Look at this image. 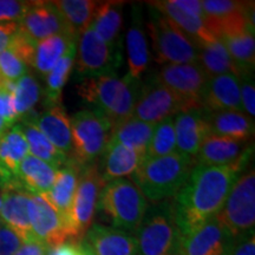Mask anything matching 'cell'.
<instances>
[{"label": "cell", "instance_id": "obj_37", "mask_svg": "<svg viewBox=\"0 0 255 255\" xmlns=\"http://www.w3.org/2000/svg\"><path fill=\"white\" fill-rule=\"evenodd\" d=\"M40 85L33 76L27 73L15 82L12 96H13L14 111L19 120H23L32 113L33 108L40 100Z\"/></svg>", "mask_w": 255, "mask_h": 255}, {"label": "cell", "instance_id": "obj_39", "mask_svg": "<svg viewBox=\"0 0 255 255\" xmlns=\"http://www.w3.org/2000/svg\"><path fill=\"white\" fill-rule=\"evenodd\" d=\"M253 1H238V0H205L202 8L205 12V20H219L229 15L248 11Z\"/></svg>", "mask_w": 255, "mask_h": 255}, {"label": "cell", "instance_id": "obj_29", "mask_svg": "<svg viewBox=\"0 0 255 255\" xmlns=\"http://www.w3.org/2000/svg\"><path fill=\"white\" fill-rule=\"evenodd\" d=\"M196 63L208 78L222 75H233L239 78L242 75L237 63L233 60L226 46L219 39L197 47Z\"/></svg>", "mask_w": 255, "mask_h": 255}, {"label": "cell", "instance_id": "obj_6", "mask_svg": "<svg viewBox=\"0 0 255 255\" xmlns=\"http://www.w3.org/2000/svg\"><path fill=\"white\" fill-rule=\"evenodd\" d=\"M72 151L70 159L79 167L95 163L109 144L113 124L92 109L76 113L71 117Z\"/></svg>", "mask_w": 255, "mask_h": 255}, {"label": "cell", "instance_id": "obj_25", "mask_svg": "<svg viewBox=\"0 0 255 255\" xmlns=\"http://www.w3.org/2000/svg\"><path fill=\"white\" fill-rule=\"evenodd\" d=\"M148 5L157 9L165 18H168L175 26L180 28L188 38H190L197 47L202 44L216 40L214 34L207 27L205 19L186 13L177 6H175L171 0L149 1Z\"/></svg>", "mask_w": 255, "mask_h": 255}, {"label": "cell", "instance_id": "obj_47", "mask_svg": "<svg viewBox=\"0 0 255 255\" xmlns=\"http://www.w3.org/2000/svg\"><path fill=\"white\" fill-rule=\"evenodd\" d=\"M47 247L36 239L24 241L20 248L13 255H46Z\"/></svg>", "mask_w": 255, "mask_h": 255}, {"label": "cell", "instance_id": "obj_44", "mask_svg": "<svg viewBox=\"0 0 255 255\" xmlns=\"http://www.w3.org/2000/svg\"><path fill=\"white\" fill-rule=\"evenodd\" d=\"M23 244V239L11 228L5 225L0 227V255H13Z\"/></svg>", "mask_w": 255, "mask_h": 255}, {"label": "cell", "instance_id": "obj_26", "mask_svg": "<svg viewBox=\"0 0 255 255\" xmlns=\"http://www.w3.org/2000/svg\"><path fill=\"white\" fill-rule=\"evenodd\" d=\"M206 120L212 135L238 142H250L254 136V120L245 113H206Z\"/></svg>", "mask_w": 255, "mask_h": 255}, {"label": "cell", "instance_id": "obj_45", "mask_svg": "<svg viewBox=\"0 0 255 255\" xmlns=\"http://www.w3.org/2000/svg\"><path fill=\"white\" fill-rule=\"evenodd\" d=\"M13 92L7 89H0V117H2L9 126L13 127L19 120L14 111Z\"/></svg>", "mask_w": 255, "mask_h": 255}, {"label": "cell", "instance_id": "obj_1", "mask_svg": "<svg viewBox=\"0 0 255 255\" xmlns=\"http://www.w3.org/2000/svg\"><path fill=\"white\" fill-rule=\"evenodd\" d=\"M253 151L252 145L237 163L231 165H194L187 182L173 197L181 237L219 214L234 183L250 164Z\"/></svg>", "mask_w": 255, "mask_h": 255}, {"label": "cell", "instance_id": "obj_30", "mask_svg": "<svg viewBox=\"0 0 255 255\" xmlns=\"http://www.w3.org/2000/svg\"><path fill=\"white\" fill-rule=\"evenodd\" d=\"M123 2H100L90 26L101 40L109 45H120V34L123 24Z\"/></svg>", "mask_w": 255, "mask_h": 255}, {"label": "cell", "instance_id": "obj_50", "mask_svg": "<svg viewBox=\"0 0 255 255\" xmlns=\"http://www.w3.org/2000/svg\"><path fill=\"white\" fill-rule=\"evenodd\" d=\"M79 253H81V255H96L84 240L79 242Z\"/></svg>", "mask_w": 255, "mask_h": 255}, {"label": "cell", "instance_id": "obj_35", "mask_svg": "<svg viewBox=\"0 0 255 255\" xmlns=\"http://www.w3.org/2000/svg\"><path fill=\"white\" fill-rule=\"evenodd\" d=\"M53 4L62 14L70 31L79 37L85 28L90 26L100 2L92 0H59Z\"/></svg>", "mask_w": 255, "mask_h": 255}, {"label": "cell", "instance_id": "obj_42", "mask_svg": "<svg viewBox=\"0 0 255 255\" xmlns=\"http://www.w3.org/2000/svg\"><path fill=\"white\" fill-rule=\"evenodd\" d=\"M240 83L241 103L244 113L254 120L255 116V87H254V72H245L239 77Z\"/></svg>", "mask_w": 255, "mask_h": 255}, {"label": "cell", "instance_id": "obj_16", "mask_svg": "<svg viewBox=\"0 0 255 255\" xmlns=\"http://www.w3.org/2000/svg\"><path fill=\"white\" fill-rule=\"evenodd\" d=\"M232 239L214 216L181 237L176 255H226Z\"/></svg>", "mask_w": 255, "mask_h": 255}, {"label": "cell", "instance_id": "obj_15", "mask_svg": "<svg viewBox=\"0 0 255 255\" xmlns=\"http://www.w3.org/2000/svg\"><path fill=\"white\" fill-rule=\"evenodd\" d=\"M30 195L18 181L0 186V219L2 225L17 233L24 241L33 239L28 215Z\"/></svg>", "mask_w": 255, "mask_h": 255}, {"label": "cell", "instance_id": "obj_48", "mask_svg": "<svg viewBox=\"0 0 255 255\" xmlns=\"http://www.w3.org/2000/svg\"><path fill=\"white\" fill-rule=\"evenodd\" d=\"M175 6L181 8L188 14L205 19V12L202 8V1L199 0H171Z\"/></svg>", "mask_w": 255, "mask_h": 255}, {"label": "cell", "instance_id": "obj_21", "mask_svg": "<svg viewBox=\"0 0 255 255\" xmlns=\"http://www.w3.org/2000/svg\"><path fill=\"white\" fill-rule=\"evenodd\" d=\"M84 241L96 255H138L133 235L104 225H92Z\"/></svg>", "mask_w": 255, "mask_h": 255}, {"label": "cell", "instance_id": "obj_43", "mask_svg": "<svg viewBox=\"0 0 255 255\" xmlns=\"http://www.w3.org/2000/svg\"><path fill=\"white\" fill-rule=\"evenodd\" d=\"M226 255H255L254 231L233 238Z\"/></svg>", "mask_w": 255, "mask_h": 255}, {"label": "cell", "instance_id": "obj_53", "mask_svg": "<svg viewBox=\"0 0 255 255\" xmlns=\"http://www.w3.org/2000/svg\"><path fill=\"white\" fill-rule=\"evenodd\" d=\"M2 226V222H1V219H0V227H1Z\"/></svg>", "mask_w": 255, "mask_h": 255}, {"label": "cell", "instance_id": "obj_52", "mask_svg": "<svg viewBox=\"0 0 255 255\" xmlns=\"http://www.w3.org/2000/svg\"><path fill=\"white\" fill-rule=\"evenodd\" d=\"M14 88V83H11V82H6L2 79L1 77H0V89H9V91L13 90Z\"/></svg>", "mask_w": 255, "mask_h": 255}, {"label": "cell", "instance_id": "obj_8", "mask_svg": "<svg viewBox=\"0 0 255 255\" xmlns=\"http://www.w3.org/2000/svg\"><path fill=\"white\" fill-rule=\"evenodd\" d=\"M216 219L232 238L254 231L255 226V171H244L233 186Z\"/></svg>", "mask_w": 255, "mask_h": 255}, {"label": "cell", "instance_id": "obj_14", "mask_svg": "<svg viewBox=\"0 0 255 255\" xmlns=\"http://www.w3.org/2000/svg\"><path fill=\"white\" fill-rule=\"evenodd\" d=\"M18 26L24 36L36 44L56 34L76 37L70 31L53 1H33L24 18L18 23Z\"/></svg>", "mask_w": 255, "mask_h": 255}, {"label": "cell", "instance_id": "obj_11", "mask_svg": "<svg viewBox=\"0 0 255 255\" xmlns=\"http://www.w3.org/2000/svg\"><path fill=\"white\" fill-rule=\"evenodd\" d=\"M195 109L170 89L159 84L154 78L143 83L137 100L133 117L152 126L182 111Z\"/></svg>", "mask_w": 255, "mask_h": 255}, {"label": "cell", "instance_id": "obj_23", "mask_svg": "<svg viewBox=\"0 0 255 255\" xmlns=\"http://www.w3.org/2000/svg\"><path fill=\"white\" fill-rule=\"evenodd\" d=\"M253 143L238 142L208 135L201 145L195 157V165L205 167H222L237 163Z\"/></svg>", "mask_w": 255, "mask_h": 255}, {"label": "cell", "instance_id": "obj_19", "mask_svg": "<svg viewBox=\"0 0 255 255\" xmlns=\"http://www.w3.org/2000/svg\"><path fill=\"white\" fill-rule=\"evenodd\" d=\"M23 120L31 121L58 150L70 157L72 151L71 120L62 105L46 107L39 115L33 116L31 113Z\"/></svg>", "mask_w": 255, "mask_h": 255}, {"label": "cell", "instance_id": "obj_18", "mask_svg": "<svg viewBox=\"0 0 255 255\" xmlns=\"http://www.w3.org/2000/svg\"><path fill=\"white\" fill-rule=\"evenodd\" d=\"M200 103L201 109L206 113H220V111L244 113L239 78L233 75H222L208 78Z\"/></svg>", "mask_w": 255, "mask_h": 255}, {"label": "cell", "instance_id": "obj_51", "mask_svg": "<svg viewBox=\"0 0 255 255\" xmlns=\"http://www.w3.org/2000/svg\"><path fill=\"white\" fill-rule=\"evenodd\" d=\"M11 128H12V126H9V124L6 122L2 117H0V137L4 136L5 133L7 132L9 129H11Z\"/></svg>", "mask_w": 255, "mask_h": 255}, {"label": "cell", "instance_id": "obj_17", "mask_svg": "<svg viewBox=\"0 0 255 255\" xmlns=\"http://www.w3.org/2000/svg\"><path fill=\"white\" fill-rule=\"evenodd\" d=\"M176 151L195 159L206 137L210 135L206 113L201 108L189 109L174 116Z\"/></svg>", "mask_w": 255, "mask_h": 255}, {"label": "cell", "instance_id": "obj_20", "mask_svg": "<svg viewBox=\"0 0 255 255\" xmlns=\"http://www.w3.org/2000/svg\"><path fill=\"white\" fill-rule=\"evenodd\" d=\"M81 168L82 167H79L71 159H69L68 163L57 170L53 186L46 194L47 199L52 203V206L55 207L57 212L63 218L64 222L68 226L72 241L75 240H73L72 234L71 213Z\"/></svg>", "mask_w": 255, "mask_h": 255}, {"label": "cell", "instance_id": "obj_10", "mask_svg": "<svg viewBox=\"0 0 255 255\" xmlns=\"http://www.w3.org/2000/svg\"><path fill=\"white\" fill-rule=\"evenodd\" d=\"M104 186L105 182L97 162L81 168L71 213L72 234L76 242H81L94 225L98 200Z\"/></svg>", "mask_w": 255, "mask_h": 255}, {"label": "cell", "instance_id": "obj_4", "mask_svg": "<svg viewBox=\"0 0 255 255\" xmlns=\"http://www.w3.org/2000/svg\"><path fill=\"white\" fill-rule=\"evenodd\" d=\"M138 255H176L180 246L173 197L148 207L136 232Z\"/></svg>", "mask_w": 255, "mask_h": 255}, {"label": "cell", "instance_id": "obj_3", "mask_svg": "<svg viewBox=\"0 0 255 255\" xmlns=\"http://www.w3.org/2000/svg\"><path fill=\"white\" fill-rule=\"evenodd\" d=\"M194 165L195 159L177 151L162 157H144L131 175V180L146 200L159 202L176 195L187 182Z\"/></svg>", "mask_w": 255, "mask_h": 255}, {"label": "cell", "instance_id": "obj_38", "mask_svg": "<svg viewBox=\"0 0 255 255\" xmlns=\"http://www.w3.org/2000/svg\"><path fill=\"white\" fill-rule=\"evenodd\" d=\"M174 152H176L174 117H169L154 127L145 157H162V156H168Z\"/></svg>", "mask_w": 255, "mask_h": 255}, {"label": "cell", "instance_id": "obj_33", "mask_svg": "<svg viewBox=\"0 0 255 255\" xmlns=\"http://www.w3.org/2000/svg\"><path fill=\"white\" fill-rule=\"evenodd\" d=\"M21 122L20 128L27 141L28 154L41 159L57 170L68 163L69 156L58 150L31 121L21 120Z\"/></svg>", "mask_w": 255, "mask_h": 255}, {"label": "cell", "instance_id": "obj_31", "mask_svg": "<svg viewBox=\"0 0 255 255\" xmlns=\"http://www.w3.org/2000/svg\"><path fill=\"white\" fill-rule=\"evenodd\" d=\"M154 127L150 123H145L132 116L114 126L110 141L120 143L145 157Z\"/></svg>", "mask_w": 255, "mask_h": 255}, {"label": "cell", "instance_id": "obj_41", "mask_svg": "<svg viewBox=\"0 0 255 255\" xmlns=\"http://www.w3.org/2000/svg\"><path fill=\"white\" fill-rule=\"evenodd\" d=\"M33 1L0 0V23H19Z\"/></svg>", "mask_w": 255, "mask_h": 255}, {"label": "cell", "instance_id": "obj_2", "mask_svg": "<svg viewBox=\"0 0 255 255\" xmlns=\"http://www.w3.org/2000/svg\"><path fill=\"white\" fill-rule=\"evenodd\" d=\"M141 87V79L113 75L82 78L76 91L84 103L107 117L114 127L132 117Z\"/></svg>", "mask_w": 255, "mask_h": 255}, {"label": "cell", "instance_id": "obj_40", "mask_svg": "<svg viewBox=\"0 0 255 255\" xmlns=\"http://www.w3.org/2000/svg\"><path fill=\"white\" fill-rule=\"evenodd\" d=\"M27 75V65L12 50L0 52V77L6 82L15 83Z\"/></svg>", "mask_w": 255, "mask_h": 255}, {"label": "cell", "instance_id": "obj_13", "mask_svg": "<svg viewBox=\"0 0 255 255\" xmlns=\"http://www.w3.org/2000/svg\"><path fill=\"white\" fill-rule=\"evenodd\" d=\"M152 78L182 97L193 108H201V97L208 82V76L197 63L163 65Z\"/></svg>", "mask_w": 255, "mask_h": 255}, {"label": "cell", "instance_id": "obj_49", "mask_svg": "<svg viewBox=\"0 0 255 255\" xmlns=\"http://www.w3.org/2000/svg\"><path fill=\"white\" fill-rule=\"evenodd\" d=\"M46 255H81L79 253V242L68 241L59 246L47 248Z\"/></svg>", "mask_w": 255, "mask_h": 255}, {"label": "cell", "instance_id": "obj_7", "mask_svg": "<svg viewBox=\"0 0 255 255\" xmlns=\"http://www.w3.org/2000/svg\"><path fill=\"white\" fill-rule=\"evenodd\" d=\"M146 28L151 39L155 60L162 65L197 62V46L161 12L149 6Z\"/></svg>", "mask_w": 255, "mask_h": 255}, {"label": "cell", "instance_id": "obj_34", "mask_svg": "<svg viewBox=\"0 0 255 255\" xmlns=\"http://www.w3.org/2000/svg\"><path fill=\"white\" fill-rule=\"evenodd\" d=\"M77 43L72 44L69 50L64 53L52 70L46 75L45 89H44V103L46 107L60 104V96L65 84L69 81L76 59Z\"/></svg>", "mask_w": 255, "mask_h": 255}, {"label": "cell", "instance_id": "obj_24", "mask_svg": "<svg viewBox=\"0 0 255 255\" xmlns=\"http://www.w3.org/2000/svg\"><path fill=\"white\" fill-rule=\"evenodd\" d=\"M27 155V141L17 124L0 137V186L17 181L19 165Z\"/></svg>", "mask_w": 255, "mask_h": 255}, {"label": "cell", "instance_id": "obj_46", "mask_svg": "<svg viewBox=\"0 0 255 255\" xmlns=\"http://www.w3.org/2000/svg\"><path fill=\"white\" fill-rule=\"evenodd\" d=\"M18 30L17 23H0V52L11 46Z\"/></svg>", "mask_w": 255, "mask_h": 255}, {"label": "cell", "instance_id": "obj_27", "mask_svg": "<svg viewBox=\"0 0 255 255\" xmlns=\"http://www.w3.org/2000/svg\"><path fill=\"white\" fill-rule=\"evenodd\" d=\"M143 156L120 143L110 141L102 155V169H100L104 182L123 178L135 173L143 161Z\"/></svg>", "mask_w": 255, "mask_h": 255}, {"label": "cell", "instance_id": "obj_28", "mask_svg": "<svg viewBox=\"0 0 255 255\" xmlns=\"http://www.w3.org/2000/svg\"><path fill=\"white\" fill-rule=\"evenodd\" d=\"M57 169L28 154L19 165L17 181L30 194H47L55 182Z\"/></svg>", "mask_w": 255, "mask_h": 255}, {"label": "cell", "instance_id": "obj_5", "mask_svg": "<svg viewBox=\"0 0 255 255\" xmlns=\"http://www.w3.org/2000/svg\"><path fill=\"white\" fill-rule=\"evenodd\" d=\"M148 207V200L135 183L119 178L105 183L97 209L110 219L114 228L136 233Z\"/></svg>", "mask_w": 255, "mask_h": 255}, {"label": "cell", "instance_id": "obj_9", "mask_svg": "<svg viewBox=\"0 0 255 255\" xmlns=\"http://www.w3.org/2000/svg\"><path fill=\"white\" fill-rule=\"evenodd\" d=\"M76 50V73L78 77L92 78L116 75L122 65V47L109 45L98 38L91 26L79 34Z\"/></svg>", "mask_w": 255, "mask_h": 255}, {"label": "cell", "instance_id": "obj_36", "mask_svg": "<svg viewBox=\"0 0 255 255\" xmlns=\"http://www.w3.org/2000/svg\"><path fill=\"white\" fill-rule=\"evenodd\" d=\"M229 55L237 63L242 73L254 72L255 39L254 30H246L233 36L220 38Z\"/></svg>", "mask_w": 255, "mask_h": 255}, {"label": "cell", "instance_id": "obj_32", "mask_svg": "<svg viewBox=\"0 0 255 255\" xmlns=\"http://www.w3.org/2000/svg\"><path fill=\"white\" fill-rule=\"evenodd\" d=\"M77 40L78 38L70 34H56L39 41L34 49L31 66L40 75L46 76L69 50V47L77 43Z\"/></svg>", "mask_w": 255, "mask_h": 255}, {"label": "cell", "instance_id": "obj_22", "mask_svg": "<svg viewBox=\"0 0 255 255\" xmlns=\"http://www.w3.org/2000/svg\"><path fill=\"white\" fill-rule=\"evenodd\" d=\"M127 53L129 68L128 75L135 79H141L150 63V52L143 25L142 7L139 5H133L131 8V19L127 33Z\"/></svg>", "mask_w": 255, "mask_h": 255}, {"label": "cell", "instance_id": "obj_12", "mask_svg": "<svg viewBox=\"0 0 255 255\" xmlns=\"http://www.w3.org/2000/svg\"><path fill=\"white\" fill-rule=\"evenodd\" d=\"M28 215L32 237L45 245L47 248L72 241L68 226L47 199L46 194H31L28 202Z\"/></svg>", "mask_w": 255, "mask_h": 255}]
</instances>
